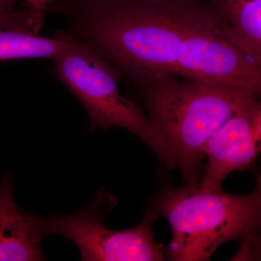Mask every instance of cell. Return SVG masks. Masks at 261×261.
I'll use <instances>...</instances> for the list:
<instances>
[{"mask_svg": "<svg viewBox=\"0 0 261 261\" xmlns=\"http://www.w3.org/2000/svg\"><path fill=\"white\" fill-rule=\"evenodd\" d=\"M78 13L88 44L132 80L146 83L176 74L187 33L211 0H65Z\"/></svg>", "mask_w": 261, "mask_h": 261, "instance_id": "1", "label": "cell"}, {"mask_svg": "<svg viewBox=\"0 0 261 261\" xmlns=\"http://www.w3.org/2000/svg\"><path fill=\"white\" fill-rule=\"evenodd\" d=\"M149 121L166 147L169 168H178L189 185L199 187L203 149L215 132L258 92L231 85L164 75L145 83Z\"/></svg>", "mask_w": 261, "mask_h": 261, "instance_id": "2", "label": "cell"}, {"mask_svg": "<svg viewBox=\"0 0 261 261\" xmlns=\"http://www.w3.org/2000/svg\"><path fill=\"white\" fill-rule=\"evenodd\" d=\"M258 180L255 190L247 195L204 191L190 185L163 190L155 207L172 229L166 249L168 260H208L221 244L253 234L260 226Z\"/></svg>", "mask_w": 261, "mask_h": 261, "instance_id": "3", "label": "cell"}, {"mask_svg": "<svg viewBox=\"0 0 261 261\" xmlns=\"http://www.w3.org/2000/svg\"><path fill=\"white\" fill-rule=\"evenodd\" d=\"M54 61L57 75L88 113L90 132L97 128H126L169 166L167 151L149 118L137 103L121 95L116 71L95 48L71 40Z\"/></svg>", "mask_w": 261, "mask_h": 261, "instance_id": "4", "label": "cell"}, {"mask_svg": "<svg viewBox=\"0 0 261 261\" xmlns=\"http://www.w3.org/2000/svg\"><path fill=\"white\" fill-rule=\"evenodd\" d=\"M97 197L92 205L75 214L59 217H39L43 236L61 235L78 247L82 260L159 261L164 260L154 241L152 224L157 216L147 212L143 221L124 231L110 229L97 212Z\"/></svg>", "mask_w": 261, "mask_h": 261, "instance_id": "5", "label": "cell"}, {"mask_svg": "<svg viewBox=\"0 0 261 261\" xmlns=\"http://www.w3.org/2000/svg\"><path fill=\"white\" fill-rule=\"evenodd\" d=\"M226 25V19L217 6L197 20L180 46L176 74L260 93V68L230 41L225 32Z\"/></svg>", "mask_w": 261, "mask_h": 261, "instance_id": "6", "label": "cell"}, {"mask_svg": "<svg viewBox=\"0 0 261 261\" xmlns=\"http://www.w3.org/2000/svg\"><path fill=\"white\" fill-rule=\"evenodd\" d=\"M260 102L255 99L211 136L203 149L208 161L200 190H222L227 175L254 162L260 149Z\"/></svg>", "mask_w": 261, "mask_h": 261, "instance_id": "7", "label": "cell"}, {"mask_svg": "<svg viewBox=\"0 0 261 261\" xmlns=\"http://www.w3.org/2000/svg\"><path fill=\"white\" fill-rule=\"evenodd\" d=\"M39 217L20 211L13 193L12 175L0 180V261L45 260Z\"/></svg>", "mask_w": 261, "mask_h": 261, "instance_id": "8", "label": "cell"}, {"mask_svg": "<svg viewBox=\"0 0 261 261\" xmlns=\"http://www.w3.org/2000/svg\"><path fill=\"white\" fill-rule=\"evenodd\" d=\"M32 22L37 28L32 11L13 10L0 15V62L23 58L56 59L68 48L69 39L39 37L23 30L20 23Z\"/></svg>", "mask_w": 261, "mask_h": 261, "instance_id": "9", "label": "cell"}, {"mask_svg": "<svg viewBox=\"0 0 261 261\" xmlns=\"http://www.w3.org/2000/svg\"><path fill=\"white\" fill-rule=\"evenodd\" d=\"M227 21L225 32L255 66L261 65V0H214Z\"/></svg>", "mask_w": 261, "mask_h": 261, "instance_id": "10", "label": "cell"}, {"mask_svg": "<svg viewBox=\"0 0 261 261\" xmlns=\"http://www.w3.org/2000/svg\"><path fill=\"white\" fill-rule=\"evenodd\" d=\"M27 7L36 18L42 22L44 12L48 10L56 0H23Z\"/></svg>", "mask_w": 261, "mask_h": 261, "instance_id": "11", "label": "cell"}, {"mask_svg": "<svg viewBox=\"0 0 261 261\" xmlns=\"http://www.w3.org/2000/svg\"><path fill=\"white\" fill-rule=\"evenodd\" d=\"M17 0H0V13L15 10Z\"/></svg>", "mask_w": 261, "mask_h": 261, "instance_id": "12", "label": "cell"}, {"mask_svg": "<svg viewBox=\"0 0 261 261\" xmlns=\"http://www.w3.org/2000/svg\"><path fill=\"white\" fill-rule=\"evenodd\" d=\"M56 1H65V0H56ZM211 1H212V0H211Z\"/></svg>", "mask_w": 261, "mask_h": 261, "instance_id": "13", "label": "cell"}, {"mask_svg": "<svg viewBox=\"0 0 261 261\" xmlns=\"http://www.w3.org/2000/svg\"><path fill=\"white\" fill-rule=\"evenodd\" d=\"M6 13H7V12H6ZM1 14H3V13H0V15H1Z\"/></svg>", "mask_w": 261, "mask_h": 261, "instance_id": "14", "label": "cell"}]
</instances>
